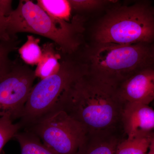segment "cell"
Masks as SVG:
<instances>
[{
    "label": "cell",
    "instance_id": "1",
    "mask_svg": "<svg viewBox=\"0 0 154 154\" xmlns=\"http://www.w3.org/2000/svg\"><path fill=\"white\" fill-rule=\"evenodd\" d=\"M118 86L87 70L64 94L57 110L66 112L87 133L124 132L122 117L125 105Z\"/></svg>",
    "mask_w": 154,
    "mask_h": 154
},
{
    "label": "cell",
    "instance_id": "2",
    "mask_svg": "<svg viewBox=\"0 0 154 154\" xmlns=\"http://www.w3.org/2000/svg\"><path fill=\"white\" fill-rule=\"evenodd\" d=\"M7 30L12 37L30 33L51 39L64 54H74L82 44L85 19L79 15L69 22L54 21L37 4L20 1L7 19Z\"/></svg>",
    "mask_w": 154,
    "mask_h": 154
},
{
    "label": "cell",
    "instance_id": "3",
    "mask_svg": "<svg viewBox=\"0 0 154 154\" xmlns=\"http://www.w3.org/2000/svg\"><path fill=\"white\" fill-rule=\"evenodd\" d=\"M83 60L89 73L118 86L135 74L154 68V44L95 43Z\"/></svg>",
    "mask_w": 154,
    "mask_h": 154
},
{
    "label": "cell",
    "instance_id": "4",
    "mask_svg": "<svg viewBox=\"0 0 154 154\" xmlns=\"http://www.w3.org/2000/svg\"><path fill=\"white\" fill-rule=\"evenodd\" d=\"M93 37L96 43L154 44L153 8L148 2L113 8L98 22Z\"/></svg>",
    "mask_w": 154,
    "mask_h": 154
},
{
    "label": "cell",
    "instance_id": "5",
    "mask_svg": "<svg viewBox=\"0 0 154 154\" xmlns=\"http://www.w3.org/2000/svg\"><path fill=\"white\" fill-rule=\"evenodd\" d=\"M63 54L58 72L41 80L32 88L19 123L27 127L56 111L64 94L87 71L82 59Z\"/></svg>",
    "mask_w": 154,
    "mask_h": 154
},
{
    "label": "cell",
    "instance_id": "6",
    "mask_svg": "<svg viewBox=\"0 0 154 154\" xmlns=\"http://www.w3.org/2000/svg\"><path fill=\"white\" fill-rule=\"evenodd\" d=\"M56 154H76L87 131L81 123L62 110L50 113L25 128Z\"/></svg>",
    "mask_w": 154,
    "mask_h": 154
},
{
    "label": "cell",
    "instance_id": "7",
    "mask_svg": "<svg viewBox=\"0 0 154 154\" xmlns=\"http://www.w3.org/2000/svg\"><path fill=\"white\" fill-rule=\"evenodd\" d=\"M35 71L26 64L14 63L0 77V116L14 121L22 117L36 79Z\"/></svg>",
    "mask_w": 154,
    "mask_h": 154
},
{
    "label": "cell",
    "instance_id": "8",
    "mask_svg": "<svg viewBox=\"0 0 154 154\" xmlns=\"http://www.w3.org/2000/svg\"><path fill=\"white\" fill-rule=\"evenodd\" d=\"M117 92L125 105H149L154 101V68L145 69L119 85Z\"/></svg>",
    "mask_w": 154,
    "mask_h": 154
},
{
    "label": "cell",
    "instance_id": "9",
    "mask_svg": "<svg viewBox=\"0 0 154 154\" xmlns=\"http://www.w3.org/2000/svg\"><path fill=\"white\" fill-rule=\"evenodd\" d=\"M122 123L127 139L154 136V110L149 105L126 104Z\"/></svg>",
    "mask_w": 154,
    "mask_h": 154
},
{
    "label": "cell",
    "instance_id": "10",
    "mask_svg": "<svg viewBox=\"0 0 154 154\" xmlns=\"http://www.w3.org/2000/svg\"><path fill=\"white\" fill-rule=\"evenodd\" d=\"M126 138L123 132L87 133L76 154H115Z\"/></svg>",
    "mask_w": 154,
    "mask_h": 154
},
{
    "label": "cell",
    "instance_id": "11",
    "mask_svg": "<svg viewBox=\"0 0 154 154\" xmlns=\"http://www.w3.org/2000/svg\"><path fill=\"white\" fill-rule=\"evenodd\" d=\"M53 43H46L42 48L41 60L37 64L35 71L36 78L42 80L58 72L60 68L62 55L55 50Z\"/></svg>",
    "mask_w": 154,
    "mask_h": 154
},
{
    "label": "cell",
    "instance_id": "12",
    "mask_svg": "<svg viewBox=\"0 0 154 154\" xmlns=\"http://www.w3.org/2000/svg\"><path fill=\"white\" fill-rule=\"evenodd\" d=\"M37 4L56 22H71L76 16L68 0H38Z\"/></svg>",
    "mask_w": 154,
    "mask_h": 154
},
{
    "label": "cell",
    "instance_id": "13",
    "mask_svg": "<svg viewBox=\"0 0 154 154\" xmlns=\"http://www.w3.org/2000/svg\"><path fill=\"white\" fill-rule=\"evenodd\" d=\"M14 139L20 145V154H56L45 145L36 134L28 130L19 131Z\"/></svg>",
    "mask_w": 154,
    "mask_h": 154
},
{
    "label": "cell",
    "instance_id": "14",
    "mask_svg": "<svg viewBox=\"0 0 154 154\" xmlns=\"http://www.w3.org/2000/svg\"><path fill=\"white\" fill-rule=\"evenodd\" d=\"M153 136L125 139L119 145L115 154H147Z\"/></svg>",
    "mask_w": 154,
    "mask_h": 154
},
{
    "label": "cell",
    "instance_id": "15",
    "mask_svg": "<svg viewBox=\"0 0 154 154\" xmlns=\"http://www.w3.org/2000/svg\"><path fill=\"white\" fill-rule=\"evenodd\" d=\"M39 42V38L28 35L26 42L19 48L20 57L26 64L37 65L41 60L42 49Z\"/></svg>",
    "mask_w": 154,
    "mask_h": 154
},
{
    "label": "cell",
    "instance_id": "16",
    "mask_svg": "<svg viewBox=\"0 0 154 154\" xmlns=\"http://www.w3.org/2000/svg\"><path fill=\"white\" fill-rule=\"evenodd\" d=\"M13 122L8 116L0 118V153L6 144L22 128L19 122L14 123Z\"/></svg>",
    "mask_w": 154,
    "mask_h": 154
},
{
    "label": "cell",
    "instance_id": "17",
    "mask_svg": "<svg viewBox=\"0 0 154 154\" xmlns=\"http://www.w3.org/2000/svg\"><path fill=\"white\" fill-rule=\"evenodd\" d=\"M73 12L82 13L96 11L116 1L106 0H69Z\"/></svg>",
    "mask_w": 154,
    "mask_h": 154
},
{
    "label": "cell",
    "instance_id": "18",
    "mask_svg": "<svg viewBox=\"0 0 154 154\" xmlns=\"http://www.w3.org/2000/svg\"><path fill=\"white\" fill-rule=\"evenodd\" d=\"M12 4V1L0 0V42L17 39L10 36L7 30V19L13 11Z\"/></svg>",
    "mask_w": 154,
    "mask_h": 154
},
{
    "label": "cell",
    "instance_id": "19",
    "mask_svg": "<svg viewBox=\"0 0 154 154\" xmlns=\"http://www.w3.org/2000/svg\"><path fill=\"white\" fill-rule=\"evenodd\" d=\"M16 39L10 41L0 42V77L9 70L14 63L9 59L10 53L15 49Z\"/></svg>",
    "mask_w": 154,
    "mask_h": 154
},
{
    "label": "cell",
    "instance_id": "20",
    "mask_svg": "<svg viewBox=\"0 0 154 154\" xmlns=\"http://www.w3.org/2000/svg\"><path fill=\"white\" fill-rule=\"evenodd\" d=\"M147 154H154V136L152 139Z\"/></svg>",
    "mask_w": 154,
    "mask_h": 154
},
{
    "label": "cell",
    "instance_id": "21",
    "mask_svg": "<svg viewBox=\"0 0 154 154\" xmlns=\"http://www.w3.org/2000/svg\"><path fill=\"white\" fill-rule=\"evenodd\" d=\"M153 11H154V8H153Z\"/></svg>",
    "mask_w": 154,
    "mask_h": 154
},
{
    "label": "cell",
    "instance_id": "22",
    "mask_svg": "<svg viewBox=\"0 0 154 154\" xmlns=\"http://www.w3.org/2000/svg\"></svg>",
    "mask_w": 154,
    "mask_h": 154
}]
</instances>
